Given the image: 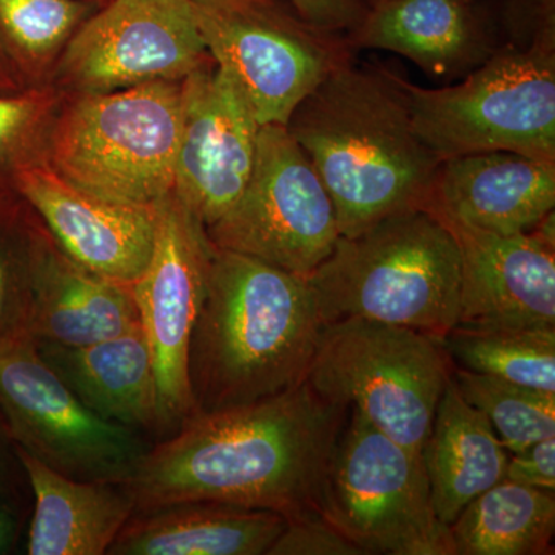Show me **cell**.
<instances>
[{
	"label": "cell",
	"instance_id": "22",
	"mask_svg": "<svg viewBox=\"0 0 555 555\" xmlns=\"http://www.w3.org/2000/svg\"><path fill=\"white\" fill-rule=\"evenodd\" d=\"M286 526L264 509L188 502L134 513L109 555H261Z\"/></svg>",
	"mask_w": 555,
	"mask_h": 555
},
{
	"label": "cell",
	"instance_id": "4",
	"mask_svg": "<svg viewBox=\"0 0 555 555\" xmlns=\"http://www.w3.org/2000/svg\"><path fill=\"white\" fill-rule=\"evenodd\" d=\"M308 280L324 324L361 318L441 343L459 324V246L427 208L400 211L350 238L339 236Z\"/></svg>",
	"mask_w": 555,
	"mask_h": 555
},
{
	"label": "cell",
	"instance_id": "32",
	"mask_svg": "<svg viewBox=\"0 0 555 555\" xmlns=\"http://www.w3.org/2000/svg\"><path fill=\"white\" fill-rule=\"evenodd\" d=\"M506 480L529 488L555 491V437L537 441L531 447L511 454L507 460Z\"/></svg>",
	"mask_w": 555,
	"mask_h": 555
},
{
	"label": "cell",
	"instance_id": "37",
	"mask_svg": "<svg viewBox=\"0 0 555 555\" xmlns=\"http://www.w3.org/2000/svg\"><path fill=\"white\" fill-rule=\"evenodd\" d=\"M366 2V5L369 9H372V7H377L379 3H385L387 0H364Z\"/></svg>",
	"mask_w": 555,
	"mask_h": 555
},
{
	"label": "cell",
	"instance_id": "13",
	"mask_svg": "<svg viewBox=\"0 0 555 555\" xmlns=\"http://www.w3.org/2000/svg\"><path fill=\"white\" fill-rule=\"evenodd\" d=\"M156 241L149 268L131 284L158 390V437L196 414L189 345L206 288L211 246L206 228L173 195L155 204Z\"/></svg>",
	"mask_w": 555,
	"mask_h": 555
},
{
	"label": "cell",
	"instance_id": "15",
	"mask_svg": "<svg viewBox=\"0 0 555 555\" xmlns=\"http://www.w3.org/2000/svg\"><path fill=\"white\" fill-rule=\"evenodd\" d=\"M430 211L459 246V324L555 327L554 211L531 232L517 235L486 232Z\"/></svg>",
	"mask_w": 555,
	"mask_h": 555
},
{
	"label": "cell",
	"instance_id": "36",
	"mask_svg": "<svg viewBox=\"0 0 555 555\" xmlns=\"http://www.w3.org/2000/svg\"><path fill=\"white\" fill-rule=\"evenodd\" d=\"M22 89H27L22 82L17 73L14 72V68L11 67L9 60H7L3 51L0 50V93H5V91H17Z\"/></svg>",
	"mask_w": 555,
	"mask_h": 555
},
{
	"label": "cell",
	"instance_id": "28",
	"mask_svg": "<svg viewBox=\"0 0 555 555\" xmlns=\"http://www.w3.org/2000/svg\"><path fill=\"white\" fill-rule=\"evenodd\" d=\"M40 221L16 193H0V339L30 335Z\"/></svg>",
	"mask_w": 555,
	"mask_h": 555
},
{
	"label": "cell",
	"instance_id": "14",
	"mask_svg": "<svg viewBox=\"0 0 555 555\" xmlns=\"http://www.w3.org/2000/svg\"><path fill=\"white\" fill-rule=\"evenodd\" d=\"M181 87L173 195L208 228L243 195L254 171L261 124L236 80L214 60Z\"/></svg>",
	"mask_w": 555,
	"mask_h": 555
},
{
	"label": "cell",
	"instance_id": "19",
	"mask_svg": "<svg viewBox=\"0 0 555 555\" xmlns=\"http://www.w3.org/2000/svg\"><path fill=\"white\" fill-rule=\"evenodd\" d=\"M141 328L131 286L83 269L40 224L30 337L62 346H87Z\"/></svg>",
	"mask_w": 555,
	"mask_h": 555
},
{
	"label": "cell",
	"instance_id": "9",
	"mask_svg": "<svg viewBox=\"0 0 555 555\" xmlns=\"http://www.w3.org/2000/svg\"><path fill=\"white\" fill-rule=\"evenodd\" d=\"M192 2L208 54L236 80L261 126H287L327 76L356 61L345 33L317 27L291 0Z\"/></svg>",
	"mask_w": 555,
	"mask_h": 555
},
{
	"label": "cell",
	"instance_id": "29",
	"mask_svg": "<svg viewBox=\"0 0 555 555\" xmlns=\"http://www.w3.org/2000/svg\"><path fill=\"white\" fill-rule=\"evenodd\" d=\"M64 98L51 86L0 93V193L13 192V179L21 171L47 166Z\"/></svg>",
	"mask_w": 555,
	"mask_h": 555
},
{
	"label": "cell",
	"instance_id": "25",
	"mask_svg": "<svg viewBox=\"0 0 555 555\" xmlns=\"http://www.w3.org/2000/svg\"><path fill=\"white\" fill-rule=\"evenodd\" d=\"M101 0H0V50L25 87L49 86L62 53Z\"/></svg>",
	"mask_w": 555,
	"mask_h": 555
},
{
	"label": "cell",
	"instance_id": "11",
	"mask_svg": "<svg viewBox=\"0 0 555 555\" xmlns=\"http://www.w3.org/2000/svg\"><path fill=\"white\" fill-rule=\"evenodd\" d=\"M0 411L16 447L75 480L124 483L147 451L138 430L90 411L30 335L0 339Z\"/></svg>",
	"mask_w": 555,
	"mask_h": 555
},
{
	"label": "cell",
	"instance_id": "2",
	"mask_svg": "<svg viewBox=\"0 0 555 555\" xmlns=\"http://www.w3.org/2000/svg\"><path fill=\"white\" fill-rule=\"evenodd\" d=\"M286 127L331 195L339 236L423 208L433 195L443 160L416 134L385 67L352 61L335 69Z\"/></svg>",
	"mask_w": 555,
	"mask_h": 555
},
{
	"label": "cell",
	"instance_id": "21",
	"mask_svg": "<svg viewBox=\"0 0 555 555\" xmlns=\"http://www.w3.org/2000/svg\"><path fill=\"white\" fill-rule=\"evenodd\" d=\"M16 452L35 499L28 554H107L134 514V502L127 489L119 483L75 480L20 447Z\"/></svg>",
	"mask_w": 555,
	"mask_h": 555
},
{
	"label": "cell",
	"instance_id": "10",
	"mask_svg": "<svg viewBox=\"0 0 555 555\" xmlns=\"http://www.w3.org/2000/svg\"><path fill=\"white\" fill-rule=\"evenodd\" d=\"M215 247L309 278L339 238L334 203L286 126L258 133L254 171L240 199L206 228Z\"/></svg>",
	"mask_w": 555,
	"mask_h": 555
},
{
	"label": "cell",
	"instance_id": "7",
	"mask_svg": "<svg viewBox=\"0 0 555 555\" xmlns=\"http://www.w3.org/2000/svg\"><path fill=\"white\" fill-rule=\"evenodd\" d=\"M454 363L443 343L412 328L346 318L324 324L306 382L422 454Z\"/></svg>",
	"mask_w": 555,
	"mask_h": 555
},
{
	"label": "cell",
	"instance_id": "1",
	"mask_svg": "<svg viewBox=\"0 0 555 555\" xmlns=\"http://www.w3.org/2000/svg\"><path fill=\"white\" fill-rule=\"evenodd\" d=\"M350 408L308 382L254 403L198 412L147 449L124 488L134 513L188 502L321 516V492Z\"/></svg>",
	"mask_w": 555,
	"mask_h": 555
},
{
	"label": "cell",
	"instance_id": "16",
	"mask_svg": "<svg viewBox=\"0 0 555 555\" xmlns=\"http://www.w3.org/2000/svg\"><path fill=\"white\" fill-rule=\"evenodd\" d=\"M13 192L57 246L94 275L131 286L149 268L156 241L155 206L94 195L47 166L17 173Z\"/></svg>",
	"mask_w": 555,
	"mask_h": 555
},
{
	"label": "cell",
	"instance_id": "23",
	"mask_svg": "<svg viewBox=\"0 0 555 555\" xmlns=\"http://www.w3.org/2000/svg\"><path fill=\"white\" fill-rule=\"evenodd\" d=\"M422 455L434 509L447 526L505 478L509 460L494 427L462 397L454 377L438 401Z\"/></svg>",
	"mask_w": 555,
	"mask_h": 555
},
{
	"label": "cell",
	"instance_id": "3",
	"mask_svg": "<svg viewBox=\"0 0 555 555\" xmlns=\"http://www.w3.org/2000/svg\"><path fill=\"white\" fill-rule=\"evenodd\" d=\"M323 326L308 278L214 246L189 345L196 414L305 383Z\"/></svg>",
	"mask_w": 555,
	"mask_h": 555
},
{
	"label": "cell",
	"instance_id": "26",
	"mask_svg": "<svg viewBox=\"0 0 555 555\" xmlns=\"http://www.w3.org/2000/svg\"><path fill=\"white\" fill-rule=\"evenodd\" d=\"M443 346L456 367L555 393V327L456 324Z\"/></svg>",
	"mask_w": 555,
	"mask_h": 555
},
{
	"label": "cell",
	"instance_id": "27",
	"mask_svg": "<svg viewBox=\"0 0 555 555\" xmlns=\"http://www.w3.org/2000/svg\"><path fill=\"white\" fill-rule=\"evenodd\" d=\"M456 389L494 427L509 454L555 437V393L454 366Z\"/></svg>",
	"mask_w": 555,
	"mask_h": 555
},
{
	"label": "cell",
	"instance_id": "12",
	"mask_svg": "<svg viewBox=\"0 0 555 555\" xmlns=\"http://www.w3.org/2000/svg\"><path fill=\"white\" fill-rule=\"evenodd\" d=\"M211 57L192 0H107L83 22L49 86L65 96L182 82Z\"/></svg>",
	"mask_w": 555,
	"mask_h": 555
},
{
	"label": "cell",
	"instance_id": "20",
	"mask_svg": "<svg viewBox=\"0 0 555 555\" xmlns=\"http://www.w3.org/2000/svg\"><path fill=\"white\" fill-rule=\"evenodd\" d=\"M40 357L90 411L158 436V390L142 328L87 346L35 339Z\"/></svg>",
	"mask_w": 555,
	"mask_h": 555
},
{
	"label": "cell",
	"instance_id": "34",
	"mask_svg": "<svg viewBox=\"0 0 555 555\" xmlns=\"http://www.w3.org/2000/svg\"><path fill=\"white\" fill-rule=\"evenodd\" d=\"M28 486L27 476L16 452V443L0 411V499L20 507L22 492Z\"/></svg>",
	"mask_w": 555,
	"mask_h": 555
},
{
	"label": "cell",
	"instance_id": "31",
	"mask_svg": "<svg viewBox=\"0 0 555 555\" xmlns=\"http://www.w3.org/2000/svg\"><path fill=\"white\" fill-rule=\"evenodd\" d=\"M268 555H364L363 551L323 516L286 520Z\"/></svg>",
	"mask_w": 555,
	"mask_h": 555
},
{
	"label": "cell",
	"instance_id": "24",
	"mask_svg": "<svg viewBox=\"0 0 555 555\" xmlns=\"http://www.w3.org/2000/svg\"><path fill=\"white\" fill-rule=\"evenodd\" d=\"M455 555L554 553V492L503 478L476 496L449 526Z\"/></svg>",
	"mask_w": 555,
	"mask_h": 555
},
{
	"label": "cell",
	"instance_id": "35",
	"mask_svg": "<svg viewBox=\"0 0 555 555\" xmlns=\"http://www.w3.org/2000/svg\"><path fill=\"white\" fill-rule=\"evenodd\" d=\"M21 534V518L17 506L0 499V555L10 554Z\"/></svg>",
	"mask_w": 555,
	"mask_h": 555
},
{
	"label": "cell",
	"instance_id": "33",
	"mask_svg": "<svg viewBox=\"0 0 555 555\" xmlns=\"http://www.w3.org/2000/svg\"><path fill=\"white\" fill-rule=\"evenodd\" d=\"M295 10L317 27L349 35L366 16L364 0H291Z\"/></svg>",
	"mask_w": 555,
	"mask_h": 555
},
{
	"label": "cell",
	"instance_id": "6",
	"mask_svg": "<svg viewBox=\"0 0 555 555\" xmlns=\"http://www.w3.org/2000/svg\"><path fill=\"white\" fill-rule=\"evenodd\" d=\"M387 72L416 134L441 160L513 152L555 163V50L503 46L443 89H425Z\"/></svg>",
	"mask_w": 555,
	"mask_h": 555
},
{
	"label": "cell",
	"instance_id": "5",
	"mask_svg": "<svg viewBox=\"0 0 555 555\" xmlns=\"http://www.w3.org/2000/svg\"><path fill=\"white\" fill-rule=\"evenodd\" d=\"M181 108V82L65 96L47 167L94 195L155 206L173 192Z\"/></svg>",
	"mask_w": 555,
	"mask_h": 555
},
{
	"label": "cell",
	"instance_id": "8",
	"mask_svg": "<svg viewBox=\"0 0 555 555\" xmlns=\"http://www.w3.org/2000/svg\"><path fill=\"white\" fill-rule=\"evenodd\" d=\"M332 454L321 516L364 555H455L437 517L423 455L409 451L350 408Z\"/></svg>",
	"mask_w": 555,
	"mask_h": 555
},
{
	"label": "cell",
	"instance_id": "30",
	"mask_svg": "<svg viewBox=\"0 0 555 555\" xmlns=\"http://www.w3.org/2000/svg\"><path fill=\"white\" fill-rule=\"evenodd\" d=\"M489 7L503 46L555 50V0H502Z\"/></svg>",
	"mask_w": 555,
	"mask_h": 555
},
{
	"label": "cell",
	"instance_id": "18",
	"mask_svg": "<svg viewBox=\"0 0 555 555\" xmlns=\"http://www.w3.org/2000/svg\"><path fill=\"white\" fill-rule=\"evenodd\" d=\"M555 207V163L513 152H485L443 160L423 208L486 232L534 230Z\"/></svg>",
	"mask_w": 555,
	"mask_h": 555
},
{
	"label": "cell",
	"instance_id": "17",
	"mask_svg": "<svg viewBox=\"0 0 555 555\" xmlns=\"http://www.w3.org/2000/svg\"><path fill=\"white\" fill-rule=\"evenodd\" d=\"M353 49L386 50L434 79H460L502 49L486 0H387L347 35Z\"/></svg>",
	"mask_w": 555,
	"mask_h": 555
}]
</instances>
